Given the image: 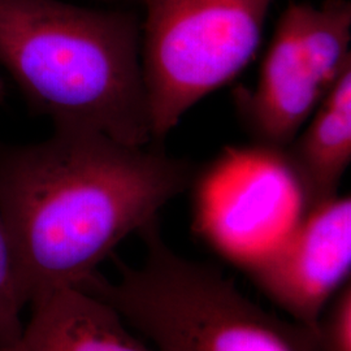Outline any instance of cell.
I'll list each match as a JSON object with an SVG mask.
<instances>
[{"instance_id": "30bf717a", "label": "cell", "mask_w": 351, "mask_h": 351, "mask_svg": "<svg viewBox=\"0 0 351 351\" xmlns=\"http://www.w3.org/2000/svg\"><path fill=\"white\" fill-rule=\"evenodd\" d=\"M25 300L12 242L0 215V351H11L20 339Z\"/></svg>"}, {"instance_id": "7a4b0ae2", "label": "cell", "mask_w": 351, "mask_h": 351, "mask_svg": "<svg viewBox=\"0 0 351 351\" xmlns=\"http://www.w3.org/2000/svg\"><path fill=\"white\" fill-rule=\"evenodd\" d=\"M133 13L62 0H0V65L53 126H78L132 146L152 143Z\"/></svg>"}, {"instance_id": "52a82bcc", "label": "cell", "mask_w": 351, "mask_h": 351, "mask_svg": "<svg viewBox=\"0 0 351 351\" xmlns=\"http://www.w3.org/2000/svg\"><path fill=\"white\" fill-rule=\"evenodd\" d=\"M203 219L213 239L243 259L276 241L303 213L282 150L229 149L202 184Z\"/></svg>"}, {"instance_id": "277c9868", "label": "cell", "mask_w": 351, "mask_h": 351, "mask_svg": "<svg viewBox=\"0 0 351 351\" xmlns=\"http://www.w3.org/2000/svg\"><path fill=\"white\" fill-rule=\"evenodd\" d=\"M272 0H143L141 60L152 143L259 49Z\"/></svg>"}, {"instance_id": "8fae6325", "label": "cell", "mask_w": 351, "mask_h": 351, "mask_svg": "<svg viewBox=\"0 0 351 351\" xmlns=\"http://www.w3.org/2000/svg\"><path fill=\"white\" fill-rule=\"evenodd\" d=\"M317 337L323 351H351V282L326 306L319 320Z\"/></svg>"}, {"instance_id": "5b68a950", "label": "cell", "mask_w": 351, "mask_h": 351, "mask_svg": "<svg viewBox=\"0 0 351 351\" xmlns=\"http://www.w3.org/2000/svg\"><path fill=\"white\" fill-rule=\"evenodd\" d=\"M351 4L290 3L281 14L254 90L234 101L254 145L284 150L326 93L351 68Z\"/></svg>"}, {"instance_id": "6da1fadb", "label": "cell", "mask_w": 351, "mask_h": 351, "mask_svg": "<svg viewBox=\"0 0 351 351\" xmlns=\"http://www.w3.org/2000/svg\"><path fill=\"white\" fill-rule=\"evenodd\" d=\"M191 177V165L162 145L132 146L86 128L55 126L37 143H0V215L26 304L97 272Z\"/></svg>"}, {"instance_id": "3957f363", "label": "cell", "mask_w": 351, "mask_h": 351, "mask_svg": "<svg viewBox=\"0 0 351 351\" xmlns=\"http://www.w3.org/2000/svg\"><path fill=\"white\" fill-rule=\"evenodd\" d=\"M138 233L146 245L139 267L116 262V282L94 272L77 288L107 302L155 351H323L314 330L265 311L211 264L172 250L158 219Z\"/></svg>"}, {"instance_id": "9c48e42d", "label": "cell", "mask_w": 351, "mask_h": 351, "mask_svg": "<svg viewBox=\"0 0 351 351\" xmlns=\"http://www.w3.org/2000/svg\"><path fill=\"white\" fill-rule=\"evenodd\" d=\"M313 120L282 150L303 211L337 194L351 162V68L326 93Z\"/></svg>"}, {"instance_id": "ba28073f", "label": "cell", "mask_w": 351, "mask_h": 351, "mask_svg": "<svg viewBox=\"0 0 351 351\" xmlns=\"http://www.w3.org/2000/svg\"><path fill=\"white\" fill-rule=\"evenodd\" d=\"M32 306L11 351H155L128 332L107 302L84 289H58Z\"/></svg>"}, {"instance_id": "7c38bea8", "label": "cell", "mask_w": 351, "mask_h": 351, "mask_svg": "<svg viewBox=\"0 0 351 351\" xmlns=\"http://www.w3.org/2000/svg\"><path fill=\"white\" fill-rule=\"evenodd\" d=\"M3 95H4V86H3V82L0 80V101L3 99Z\"/></svg>"}, {"instance_id": "8992f818", "label": "cell", "mask_w": 351, "mask_h": 351, "mask_svg": "<svg viewBox=\"0 0 351 351\" xmlns=\"http://www.w3.org/2000/svg\"><path fill=\"white\" fill-rule=\"evenodd\" d=\"M243 267L290 320L317 333L326 306L350 282V197L303 211L276 241L245 258Z\"/></svg>"}]
</instances>
